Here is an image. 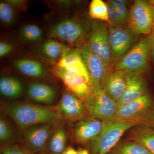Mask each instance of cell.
I'll list each match as a JSON object with an SVG mask.
<instances>
[{"instance_id":"cell-15","label":"cell","mask_w":154,"mask_h":154,"mask_svg":"<svg viewBox=\"0 0 154 154\" xmlns=\"http://www.w3.org/2000/svg\"><path fill=\"white\" fill-rule=\"evenodd\" d=\"M126 84V73L119 70L110 69L103 79L102 89L116 103L121 99Z\"/></svg>"},{"instance_id":"cell-35","label":"cell","mask_w":154,"mask_h":154,"mask_svg":"<svg viewBox=\"0 0 154 154\" xmlns=\"http://www.w3.org/2000/svg\"><path fill=\"white\" fill-rule=\"evenodd\" d=\"M152 39L151 45L150 53L152 58L154 62V34H152Z\"/></svg>"},{"instance_id":"cell-3","label":"cell","mask_w":154,"mask_h":154,"mask_svg":"<svg viewBox=\"0 0 154 154\" xmlns=\"http://www.w3.org/2000/svg\"><path fill=\"white\" fill-rule=\"evenodd\" d=\"M138 125L134 122L113 119L103 121L101 132L89 144L92 154H107L115 148L126 131Z\"/></svg>"},{"instance_id":"cell-16","label":"cell","mask_w":154,"mask_h":154,"mask_svg":"<svg viewBox=\"0 0 154 154\" xmlns=\"http://www.w3.org/2000/svg\"><path fill=\"white\" fill-rule=\"evenodd\" d=\"M148 93L145 79L141 75L126 73V84L124 93L117 102L118 107L138 99Z\"/></svg>"},{"instance_id":"cell-9","label":"cell","mask_w":154,"mask_h":154,"mask_svg":"<svg viewBox=\"0 0 154 154\" xmlns=\"http://www.w3.org/2000/svg\"><path fill=\"white\" fill-rule=\"evenodd\" d=\"M108 33L112 60L118 61L128 51L135 34L128 27L112 24L109 25Z\"/></svg>"},{"instance_id":"cell-7","label":"cell","mask_w":154,"mask_h":154,"mask_svg":"<svg viewBox=\"0 0 154 154\" xmlns=\"http://www.w3.org/2000/svg\"><path fill=\"white\" fill-rule=\"evenodd\" d=\"M109 25L102 22H94L91 25L87 44L94 53L99 56L108 67L113 61L109 41Z\"/></svg>"},{"instance_id":"cell-39","label":"cell","mask_w":154,"mask_h":154,"mask_svg":"<svg viewBox=\"0 0 154 154\" xmlns=\"http://www.w3.org/2000/svg\"><path fill=\"white\" fill-rule=\"evenodd\" d=\"M147 1L152 6V7H154V0H149Z\"/></svg>"},{"instance_id":"cell-6","label":"cell","mask_w":154,"mask_h":154,"mask_svg":"<svg viewBox=\"0 0 154 154\" xmlns=\"http://www.w3.org/2000/svg\"><path fill=\"white\" fill-rule=\"evenodd\" d=\"M127 23L135 35H150L152 31V7L147 1H135L129 10Z\"/></svg>"},{"instance_id":"cell-11","label":"cell","mask_w":154,"mask_h":154,"mask_svg":"<svg viewBox=\"0 0 154 154\" xmlns=\"http://www.w3.org/2000/svg\"><path fill=\"white\" fill-rule=\"evenodd\" d=\"M153 106L152 98L148 93L132 102L118 107L113 119L137 124L138 119L145 115Z\"/></svg>"},{"instance_id":"cell-18","label":"cell","mask_w":154,"mask_h":154,"mask_svg":"<svg viewBox=\"0 0 154 154\" xmlns=\"http://www.w3.org/2000/svg\"><path fill=\"white\" fill-rule=\"evenodd\" d=\"M14 67L21 74L35 79H45L49 76L46 69L40 62L28 58H20L14 61Z\"/></svg>"},{"instance_id":"cell-5","label":"cell","mask_w":154,"mask_h":154,"mask_svg":"<svg viewBox=\"0 0 154 154\" xmlns=\"http://www.w3.org/2000/svg\"><path fill=\"white\" fill-rule=\"evenodd\" d=\"M84 102L90 116L102 121L113 119L118 108L117 103L102 88L93 90Z\"/></svg>"},{"instance_id":"cell-25","label":"cell","mask_w":154,"mask_h":154,"mask_svg":"<svg viewBox=\"0 0 154 154\" xmlns=\"http://www.w3.org/2000/svg\"><path fill=\"white\" fill-rule=\"evenodd\" d=\"M19 36L25 41L28 42H36L40 41L43 38V32L40 26L30 23L23 25L20 28Z\"/></svg>"},{"instance_id":"cell-31","label":"cell","mask_w":154,"mask_h":154,"mask_svg":"<svg viewBox=\"0 0 154 154\" xmlns=\"http://www.w3.org/2000/svg\"><path fill=\"white\" fill-rule=\"evenodd\" d=\"M8 2L16 9L17 13L24 12L29 5V1L25 0H6Z\"/></svg>"},{"instance_id":"cell-23","label":"cell","mask_w":154,"mask_h":154,"mask_svg":"<svg viewBox=\"0 0 154 154\" xmlns=\"http://www.w3.org/2000/svg\"><path fill=\"white\" fill-rule=\"evenodd\" d=\"M107 4L109 20L111 24L122 25L127 23L129 10L126 6L117 2L115 0L108 1Z\"/></svg>"},{"instance_id":"cell-1","label":"cell","mask_w":154,"mask_h":154,"mask_svg":"<svg viewBox=\"0 0 154 154\" xmlns=\"http://www.w3.org/2000/svg\"><path fill=\"white\" fill-rule=\"evenodd\" d=\"M2 108L19 128L24 130L36 125L57 122L62 117L57 109L31 103H7Z\"/></svg>"},{"instance_id":"cell-33","label":"cell","mask_w":154,"mask_h":154,"mask_svg":"<svg viewBox=\"0 0 154 154\" xmlns=\"http://www.w3.org/2000/svg\"><path fill=\"white\" fill-rule=\"evenodd\" d=\"M1 154H33L28 151L25 150L18 146L6 148Z\"/></svg>"},{"instance_id":"cell-36","label":"cell","mask_w":154,"mask_h":154,"mask_svg":"<svg viewBox=\"0 0 154 154\" xmlns=\"http://www.w3.org/2000/svg\"><path fill=\"white\" fill-rule=\"evenodd\" d=\"M77 154H90L88 150L80 148L77 151Z\"/></svg>"},{"instance_id":"cell-4","label":"cell","mask_w":154,"mask_h":154,"mask_svg":"<svg viewBox=\"0 0 154 154\" xmlns=\"http://www.w3.org/2000/svg\"><path fill=\"white\" fill-rule=\"evenodd\" d=\"M152 39L151 34L141 39L116 62L115 69L140 75L147 71Z\"/></svg>"},{"instance_id":"cell-17","label":"cell","mask_w":154,"mask_h":154,"mask_svg":"<svg viewBox=\"0 0 154 154\" xmlns=\"http://www.w3.org/2000/svg\"><path fill=\"white\" fill-rule=\"evenodd\" d=\"M57 66L72 74L84 77L91 85L90 75L80 50H71L57 61Z\"/></svg>"},{"instance_id":"cell-19","label":"cell","mask_w":154,"mask_h":154,"mask_svg":"<svg viewBox=\"0 0 154 154\" xmlns=\"http://www.w3.org/2000/svg\"><path fill=\"white\" fill-rule=\"evenodd\" d=\"M28 96L34 101L42 104H52L55 98L54 89L47 84L33 82L28 86L27 89Z\"/></svg>"},{"instance_id":"cell-32","label":"cell","mask_w":154,"mask_h":154,"mask_svg":"<svg viewBox=\"0 0 154 154\" xmlns=\"http://www.w3.org/2000/svg\"><path fill=\"white\" fill-rule=\"evenodd\" d=\"M14 46L12 43L6 41L0 42V57H5L14 51Z\"/></svg>"},{"instance_id":"cell-30","label":"cell","mask_w":154,"mask_h":154,"mask_svg":"<svg viewBox=\"0 0 154 154\" xmlns=\"http://www.w3.org/2000/svg\"><path fill=\"white\" fill-rule=\"evenodd\" d=\"M138 125L148 126L154 129V105L149 112L136 121Z\"/></svg>"},{"instance_id":"cell-37","label":"cell","mask_w":154,"mask_h":154,"mask_svg":"<svg viewBox=\"0 0 154 154\" xmlns=\"http://www.w3.org/2000/svg\"><path fill=\"white\" fill-rule=\"evenodd\" d=\"M115 1L125 6H126L127 5H128V4L129 3V2L128 1H125V0H115Z\"/></svg>"},{"instance_id":"cell-40","label":"cell","mask_w":154,"mask_h":154,"mask_svg":"<svg viewBox=\"0 0 154 154\" xmlns=\"http://www.w3.org/2000/svg\"><path fill=\"white\" fill-rule=\"evenodd\" d=\"M111 154H113V153H111Z\"/></svg>"},{"instance_id":"cell-26","label":"cell","mask_w":154,"mask_h":154,"mask_svg":"<svg viewBox=\"0 0 154 154\" xmlns=\"http://www.w3.org/2000/svg\"><path fill=\"white\" fill-rule=\"evenodd\" d=\"M66 134L62 127L55 131L50 140L48 149L51 154H62L65 150L66 145Z\"/></svg>"},{"instance_id":"cell-38","label":"cell","mask_w":154,"mask_h":154,"mask_svg":"<svg viewBox=\"0 0 154 154\" xmlns=\"http://www.w3.org/2000/svg\"><path fill=\"white\" fill-rule=\"evenodd\" d=\"M153 10V26L152 34H154V7H152Z\"/></svg>"},{"instance_id":"cell-12","label":"cell","mask_w":154,"mask_h":154,"mask_svg":"<svg viewBox=\"0 0 154 154\" xmlns=\"http://www.w3.org/2000/svg\"><path fill=\"white\" fill-rule=\"evenodd\" d=\"M54 73L70 93L83 102L93 91L91 84L84 77L72 74L57 66Z\"/></svg>"},{"instance_id":"cell-24","label":"cell","mask_w":154,"mask_h":154,"mask_svg":"<svg viewBox=\"0 0 154 154\" xmlns=\"http://www.w3.org/2000/svg\"><path fill=\"white\" fill-rule=\"evenodd\" d=\"M88 14L92 19L111 25L108 16L107 3L102 0H92L89 5Z\"/></svg>"},{"instance_id":"cell-27","label":"cell","mask_w":154,"mask_h":154,"mask_svg":"<svg viewBox=\"0 0 154 154\" xmlns=\"http://www.w3.org/2000/svg\"><path fill=\"white\" fill-rule=\"evenodd\" d=\"M113 149V154H152L143 145L128 140L117 144Z\"/></svg>"},{"instance_id":"cell-28","label":"cell","mask_w":154,"mask_h":154,"mask_svg":"<svg viewBox=\"0 0 154 154\" xmlns=\"http://www.w3.org/2000/svg\"><path fill=\"white\" fill-rule=\"evenodd\" d=\"M17 12L11 4L6 1L0 2V20L5 26H13L17 20Z\"/></svg>"},{"instance_id":"cell-10","label":"cell","mask_w":154,"mask_h":154,"mask_svg":"<svg viewBox=\"0 0 154 154\" xmlns=\"http://www.w3.org/2000/svg\"><path fill=\"white\" fill-rule=\"evenodd\" d=\"M57 122L36 125L25 130L24 141L26 148L30 152L43 150L50 137L54 132Z\"/></svg>"},{"instance_id":"cell-8","label":"cell","mask_w":154,"mask_h":154,"mask_svg":"<svg viewBox=\"0 0 154 154\" xmlns=\"http://www.w3.org/2000/svg\"><path fill=\"white\" fill-rule=\"evenodd\" d=\"M80 51L90 75L92 89L102 88L103 79L111 69L99 56L91 51L87 43L82 45Z\"/></svg>"},{"instance_id":"cell-2","label":"cell","mask_w":154,"mask_h":154,"mask_svg":"<svg viewBox=\"0 0 154 154\" xmlns=\"http://www.w3.org/2000/svg\"><path fill=\"white\" fill-rule=\"evenodd\" d=\"M56 15L57 17L54 15L48 24V38L60 42L71 48L82 45L88 37L91 26L67 14Z\"/></svg>"},{"instance_id":"cell-14","label":"cell","mask_w":154,"mask_h":154,"mask_svg":"<svg viewBox=\"0 0 154 154\" xmlns=\"http://www.w3.org/2000/svg\"><path fill=\"white\" fill-rule=\"evenodd\" d=\"M57 109L61 116L70 121H79L87 113L84 102L68 92L63 94Z\"/></svg>"},{"instance_id":"cell-29","label":"cell","mask_w":154,"mask_h":154,"mask_svg":"<svg viewBox=\"0 0 154 154\" xmlns=\"http://www.w3.org/2000/svg\"><path fill=\"white\" fill-rule=\"evenodd\" d=\"M12 136L11 127L5 119L1 117L0 119V140L1 142L7 141Z\"/></svg>"},{"instance_id":"cell-13","label":"cell","mask_w":154,"mask_h":154,"mask_svg":"<svg viewBox=\"0 0 154 154\" xmlns=\"http://www.w3.org/2000/svg\"><path fill=\"white\" fill-rule=\"evenodd\" d=\"M103 125V121L91 116L81 119L75 127L73 139L79 143L89 144L99 135Z\"/></svg>"},{"instance_id":"cell-20","label":"cell","mask_w":154,"mask_h":154,"mask_svg":"<svg viewBox=\"0 0 154 154\" xmlns=\"http://www.w3.org/2000/svg\"><path fill=\"white\" fill-rule=\"evenodd\" d=\"M71 49L70 47L60 42L49 38L40 45L38 51L46 58L58 61Z\"/></svg>"},{"instance_id":"cell-21","label":"cell","mask_w":154,"mask_h":154,"mask_svg":"<svg viewBox=\"0 0 154 154\" xmlns=\"http://www.w3.org/2000/svg\"><path fill=\"white\" fill-rule=\"evenodd\" d=\"M128 140L142 144L154 154V129L152 128L143 125L133 127L130 130Z\"/></svg>"},{"instance_id":"cell-22","label":"cell","mask_w":154,"mask_h":154,"mask_svg":"<svg viewBox=\"0 0 154 154\" xmlns=\"http://www.w3.org/2000/svg\"><path fill=\"white\" fill-rule=\"evenodd\" d=\"M23 88L22 83L14 77L4 76L0 79V92L2 96L11 99L21 97Z\"/></svg>"},{"instance_id":"cell-34","label":"cell","mask_w":154,"mask_h":154,"mask_svg":"<svg viewBox=\"0 0 154 154\" xmlns=\"http://www.w3.org/2000/svg\"><path fill=\"white\" fill-rule=\"evenodd\" d=\"M62 154H77V151L72 147L66 148Z\"/></svg>"}]
</instances>
